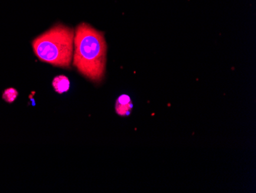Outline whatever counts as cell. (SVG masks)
I'll return each instance as SVG.
<instances>
[{
    "instance_id": "obj_1",
    "label": "cell",
    "mask_w": 256,
    "mask_h": 193,
    "mask_svg": "<svg viewBox=\"0 0 256 193\" xmlns=\"http://www.w3.org/2000/svg\"><path fill=\"white\" fill-rule=\"evenodd\" d=\"M107 62V44L102 32L87 24L74 32L73 65L80 74L93 82L103 79Z\"/></svg>"
},
{
    "instance_id": "obj_3",
    "label": "cell",
    "mask_w": 256,
    "mask_h": 193,
    "mask_svg": "<svg viewBox=\"0 0 256 193\" xmlns=\"http://www.w3.org/2000/svg\"><path fill=\"white\" fill-rule=\"evenodd\" d=\"M133 108L132 99L128 95H122L118 98L115 105V109L118 114L122 116H126L130 114V111Z\"/></svg>"
},
{
    "instance_id": "obj_5",
    "label": "cell",
    "mask_w": 256,
    "mask_h": 193,
    "mask_svg": "<svg viewBox=\"0 0 256 193\" xmlns=\"http://www.w3.org/2000/svg\"><path fill=\"white\" fill-rule=\"evenodd\" d=\"M18 96V93L16 89L12 87L8 88L4 91V94H2V99L6 103H12L15 102Z\"/></svg>"
},
{
    "instance_id": "obj_2",
    "label": "cell",
    "mask_w": 256,
    "mask_h": 193,
    "mask_svg": "<svg viewBox=\"0 0 256 193\" xmlns=\"http://www.w3.org/2000/svg\"><path fill=\"white\" fill-rule=\"evenodd\" d=\"M74 38L73 29L56 25L33 40V51L42 62L69 68L73 60Z\"/></svg>"
},
{
    "instance_id": "obj_4",
    "label": "cell",
    "mask_w": 256,
    "mask_h": 193,
    "mask_svg": "<svg viewBox=\"0 0 256 193\" xmlns=\"http://www.w3.org/2000/svg\"><path fill=\"white\" fill-rule=\"evenodd\" d=\"M52 86L56 93L62 94L69 90L70 81L68 78L66 77L64 75H60L53 79Z\"/></svg>"
}]
</instances>
